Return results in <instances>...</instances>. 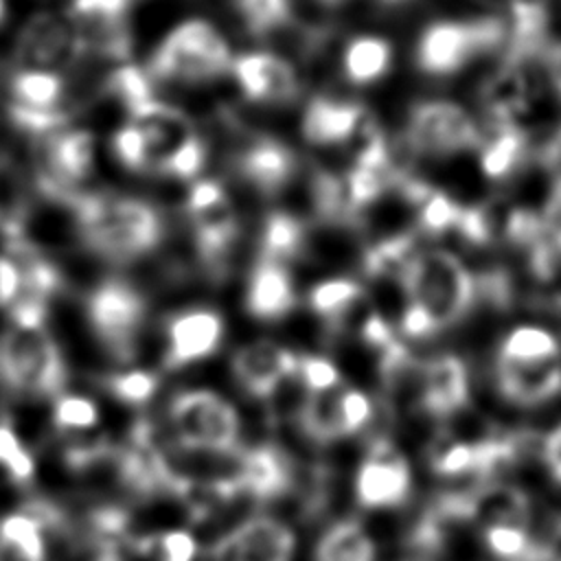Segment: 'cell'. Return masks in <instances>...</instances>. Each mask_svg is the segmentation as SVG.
<instances>
[{"mask_svg":"<svg viewBox=\"0 0 561 561\" xmlns=\"http://www.w3.org/2000/svg\"><path fill=\"white\" fill-rule=\"evenodd\" d=\"M399 285L405 296L401 333L414 340L458 324L478 296V283L467 263L445 248L416 250Z\"/></svg>","mask_w":561,"mask_h":561,"instance_id":"cell-1","label":"cell"},{"mask_svg":"<svg viewBox=\"0 0 561 561\" xmlns=\"http://www.w3.org/2000/svg\"><path fill=\"white\" fill-rule=\"evenodd\" d=\"M66 208L72 213L81 241L114 263L136 261L164 239L162 213L147 199L110 193H75Z\"/></svg>","mask_w":561,"mask_h":561,"instance_id":"cell-2","label":"cell"},{"mask_svg":"<svg viewBox=\"0 0 561 561\" xmlns=\"http://www.w3.org/2000/svg\"><path fill=\"white\" fill-rule=\"evenodd\" d=\"M68 379L64 355L46 327L11 324L0 333V388L20 399L57 397Z\"/></svg>","mask_w":561,"mask_h":561,"instance_id":"cell-3","label":"cell"},{"mask_svg":"<svg viewBox=\"0 0 561 561\" xmlns=\"http://www.w3.org/2000/svg\"><path fill=\"white\" fill-rule=\"evenodd\" d=\"M230 44L208 20L193 18L173 26L147 61V72L158 81L206 83L228 72Z\"/></svg>","mask_w":561,"mask_h":561,"instance_id":"cell-4","label":"cell"},{"mask_svg":"<svg viewBox=\"0 0 561 561\" xmlns=\"http://www.w3.org/2000/svg\"><path fill=\"white\" fill-rule=\"evenodd\" d=\"M504 20L486 15L476 20H438L423 28L414 46V64L430 77H447L473 57L504 46Z\"/></svg>","mask_w":561,"mask_h":561,"instance_id":"cell-5","label":"cell"},{"mask_svg":"<svg viewBox=\"0 0 561 561\" xmlns=\"http://www.w3.org/2000/svg\"><path fill=\"white\" fill-rule=\"evenodd\" d=\"M184 213L202 265L213 278H221L239 241V213L226 186L213 178L193 182L184 199Z\"/></svg>","mask_w":561,"mask_h":561,"instance_id":"cell-6","label":"cell"},{"mask_svg":"<svg viewBox=\"0 0 561 561\" xmlns=\"http://www.w3.org/2000/svg\"><path fill=\"white\" fill-rule=\"evenodd\" d=\"M88 322L107 351L121 364L138 353V337L147 320V300L123 278H105L85 296Z\"/></svg>","mask_w":561,"mask_h":561,"instance_id":"cell-7","label":"cell"},{"mask_svg":"<svg viewBox=\"0 0 561 561\" xmlns=\"http://www.w3.org/2000/svg\"><path fill=\"white\" fill-rule=\"evenodd\" d=\"M169 423L178 447L202 454H230L239 438V414L219 394L188 390L173 397Z\"/></svg>","mask_w":561,"mask_h":561,"instance_id":"cell-8","label":"cell"},{"mask_svg":"<svg viewBox=\"0 0 561 561\" xmlns=\"http://www.w3.org/2000/svg\"><path fill=\"white\" fill-rule=\"evenodd\" d=\"M480 127L471 114L454 101H421L405 123V142L414 153L443 158L467 149H478Z\"/></svg>","mask_w":561,"mask_h":561,"instance_id":"cell-9","label":"cell"},{"mask_svg":"<svg viewBox=\"0 0 561 561\" xmlns=\"http://www.w3.org/2000/svg\"><path fill=\"white\" fill-rule=\"evenodd\" d=\"M83 44L68 15L37 13L20 31L15 42V68L61 70L83 57Z\"/></svg>","mask_w":561,"mask_h":561,"instance_id":"cell-10","label":"cell"},{"mask_svg":"<svg viewBox=\"0 0 561 561\" xmlns=\"http://www.w3.org/2000/svg\"><path fill=\"white\" fill-rule=\"evenodd\" d=\"M412 473L408 460L386 438L370 443L355 478V497L366 508L401 506L410 497Z\"/></svg>","mask_w":561,"mask_h":561,"instance_id":"cell-11","label":"cell"},{"mask_svg":"<svg viewBox=\"0 0 561 561\" xmlns=\"http://www.w3.org/2000/svg\"><path fill=\"white\" fill-rule=\"evenodd\" d=\"M241 94L254 103H291L300 94V77L289 59L270 50L232 57L230 70Z\"/></svg>","mask_w":561,"mask_h":561,"instance_id":"cell-12","label":"cell"},{"mask_svg":"<svg viewBox=\"0 0 561 561\" xmlns=\"http://www.w3.org/2000/svg\"><path fill=\"white\" fill-rule=\"evenodd\" d=\"M294 533L278 519L250 517L208 548L210 561H291Z\"/></svg>","mask_w":561,"mask_h":561,"instance_id":"cell-13","label":"cell"},{"mask_svg":"<svg viewBox=\"0 0 561 561\" xmlns=\"http://www.w3.org/2000/svg\"><path fill=\"white\" fill-rule=\"evenodd\" d=\"M167 353L169 370L184 368L197 359L213 355L224 340V318L215 309L193 307L173 313L167 320Z\"/></svg>","mask_w":561,"mask_h":561,"instance_id":"cell-14","label":"cell"},{"mask_svg":"<svg viewBox=\"0 0 561 561\" xmlns=\"http://www.w3.org/2000/svg\"><path fill=\"white\" fill-rule=\"evenodd\" d=\"M232 375L245 394L252 399H270L278 386L296 375L298 357L270 340H259L241 346L230 362Z\"/></svg>","mask_w":561,"mask_h":561,"instance_id":"cell-15","label":"cell"},{"mask_svg":"<svg viewBox=\"0 0 561 561\" xmlns=\"http://www.w3.org/2000/svg\"><path fill=\"white\" fill-rule=\"evenodd\" d=\"M416 403L434 419H449L469 403V373L458 355L443 353L419 368Z\"/></svg>","mask_w":561,"mask_h":561,"instance_id":"cell-16","label":"cell"},{"mask_svg":"<svg viewBox=\"0 0 561 561\" xmlns=\"http://www.w3.org/2000/svg\"><path fill=\"white\" fill-rule=\"evenodd\" d=\"M232 167L243 182H248L261 195L280 193L296 173L294 151L272 136H252L248 142L234 151Z\"/></svg>","mask_w":561,"mask_h":561,"instance_id":"cell-17","label":"cell"},{"mask_svg":"<svg viewBox=\"0 0 561 561\" xmlns=\"http://www.w3.org/2000/svg\"><path fill=\"white\" fill-rule=\"evenodd\" d=\"M368 118L370 112L362 103L320 94L307 103L300 131L316 147H340L348 145Z\"/></svg>","mask_w":561,"mask_h":561,"instance_id":"cell-18","label":"cell"},{"mask_svg":"<svg viewBox=\"0 0 561 561\" xmlns=\"http://www.w3.org/2000/svg\"><path fill=\"white\" fill-rule=\"evenodd\" d=\"M294 484L289 456L274 445H259L237 454V486L259 502L285 495Z\"/></svg>","mask_w":561,"mask_h":561,"instance_id":"cell-19","label":"cell"},{"mask_svg":"<svg viewBox=\"0 0 561 561\" xmlns=\"http://www.w3.org/2000/svg\"><path fill=\"white\" fill-rule=\"evenodd\" d=\"M245 309L259 320H280L296 305L294 278L287 263L256 256L245 283Z\"/></svg>","mask_w":561,"mask_h":561,"instance_id":"cell-20","label":"cell"},{"mask_svg":"<svg viewBox=\"0 0 561 561\" xmlns=\"http://www.w3.org/2000/svg\"><path fill=\"white\" fill-rule=\"evenodd\" d=\"M478 96L489 123L515 121L522 116L533 101L526 61L504 57L502 64L482 81Z\"/></svg>","mask_w":561,"mask_h":561,"instance_id":"cell-21","label":"cell"},{"mask_svg":"<svg viewBox=\"0 0 561 561\" xmlns=\"http://www.w3.org/2000/svg\"><path fill=\"white\" fill-rule=\"evenodd\" d=\"M495 386L515 405H539L561 392V357L522 366L495 364Z\"/></svg>","mask_w":561,"mask_h":561,"instance_id":"cell-22","label":"cell"},{"mask_svg":"<svg viewBox=\"0 0 561 561\" xmlns=\"http://www.w3.org/2000/svg\"><path fill=\"white\" fill-rule=\"evenodd\" d=\"M469 524H526L530 513L528 495L504 482L484 480V484L465 491Z\"/></svg>","mask_w":561,"mask_h":561,"instance_id":"cell-23","label":"cell"},{"mask_svg":"<svg viewBox=\"0 0 561 561\" xmlns=\"http://www.w3.org/2000/svg\"><path fill=\"white\" fill-rule=\"evenodd\" d=\"M526 151L528 138L515 121L491 123L478 145L480 169L491 180H504L522 167Z\"/></svg>","mask_w":561,"mask_h":561,"instance_id":"cell-24","label":"cell"},{"mask_svg":"<svg viewBox=\"0 0 561 561\" xmlns=\"http://www.w3.org/2000/svg\"><path fill=\"white\" fill-rule=\"evenodd\" d=\"M66 77L50 68H15L9 79V103L37 110H66Z\"/></svg>","mask_w":561,"mask_h":561,"instance_id":"cell-25","label":"cell"},{"mask_svg":"<svg viewBox=\"0 0 561 561\" xmlns=\"http://www.w3.org/2000/svg\"><path fill=\"white\" fill-rule=\"evenodd\" d=\"M364 302V287L348 276H333L316 283L307 291L309 309L331 329L340 331L344 322Z\"/></svg>","mask_w":561,"mask_h":561,"instance_id":"cell-26","label":"cell"},{"mask_svg":"<svg viewBox=\"0 0 561 561\" xmlns=\"http://www.w3.org/2000/svg\"><path fill=\"white\" fill-rule=\"evenodd\" d=\"M392 64V46L379 35H357L346 42L340 68L348 83L368 85L379 81Z\"/></svg>","mask_w":561,"mask_h":561,"instance_id":"cell-27","label":"cell"},{"mask_svg":"<svg viewBox=\"0 0 561 561\" xmlns=\"http://www.w3.org/2000/svg\"><path fill=\"white\" fill-rule=\"evenodd\" d=\"M561 357V344L552 331L537 327V324H519L511 329L495 355V364L519 366V364H535Z\"/></svg>","mask_w":561,"mask_h":561,"instance_id":"cell-28","label":"cell"},{"mask_svg":"<svg viewBox=\"0 0 561 561\" xmlns=\"http://www.w3.org/2000/svg\"><path fill=\"white\" fill-rule=\"evenodd\" d=\"M305 245L307 226L298 217L285 210H274L265 217L259 234V256L289 263L302 254Z\"/></svg>","mask_w":561,"mask_h":561,"instance_id":"cell-29","label":"cell"},{"mask_svg":"<svg viewBox=\"0 0 561 561\" xmlns=\"http://www.w3.org/2000/svg\"><path fill=\"white\" fill-rule=\"evenodd\" d=\"M296 421L305 436L311 440L327 445L337 438H344V421H342V408H340V392L327 390V392H311L298 414Z\"/></svg>","mask_w":561,"mask_h":561,"instance_id":"cell-30","label":"cell"},{"mask_svg":"<svg viewBox=\"0 0 561 561\" xmlns=\"http://www.w3.org/2000/svg\"><path fill=\"white\" fill-rule=\"evenodd\" d=\"M46 543L42 524L24 513L0 519V561H44Z\"/></svg>","mask_w":561,"mask_h":561,"instance_id":"cell-31","label":"cell"},{"mask_svg":"<svg viewBox=\"0 0 561 561\" xmlns=\"http://www.w3.org/2000/svg\"><path fill=\"white\" fill-rule=\"evenodd\" d=\"M313 561H375V543L359 522L344 519L322 535Z\"/></svg>","mask_w":561,"mask_h":561,"instance_id":"cell-32","label":"cell"},{"mask_svg":"<svg viewBox=\"0 0 561 561\" xmlns=\"http://www.w3.org/2000/svg\"><path fill=\"white\" fill-rule=\"evenodd\" d=\"M419 245L412 232H397L370 243L362 254V272L370 278H401Z\"/></svg>","mask_w":561,"mask_h":561,"instance_id":"cell-33","label":"cell"},{"mask_svg":"<svg viewBox=\"0 0 561 561\" xmlns=\"http://www.w3.org/2000/svg\"><path fill=\"white\" fill-rule=\"evenodd\" d=\"M482 543L493 561H543V543L533 539L526 524H486Z\"/></svg>","mask_w":561,"mask_h":561,"instance_id":"cell-34","label":"cell"},{"mask_svg":"<svg viewBox=\"0 0 561 561\" xmlns=\"http://www.w3.org/2000/svg\"><path fill=\"white\" fill-rule=\"evenodd\" d=\"M114 158L134 173H156L158 153L147 129L136 121H125L112 136Z\"/></svg>","mask_w":561,"mask_h":561,"instance_id":"cell-35","label":"cell"},{"mask_svg":"<svg viewBox=\"0 0 561 561\" xmlns=\"http://www.w3.org/2000/svg\"><path fill=\"white\" fill-rule=\"evenodd\" d=\"M480 451H482V436L471 440L443 436L430 449V467L440 476H465V473L478 476Z\"/></svg>","mask_w":561,"mask_h":561,"instance_id":"cell-36","label":"cell"},{"mask_svg":"<svg viewBox=\"0 0 561 561\" xmlns=\"http://www.w3.org/2000/svg\"><path fill=\"white\" fill-rule=\"evenodd\" d=\"M416 208V224L430 237H443L447 232H456L465 206L449 197L438 188H430L425 197L414 206Z\"/></svg>","mask_w":561,"mask_h":561,"instance_id":"cell-37","label":"cell"},{"mask_svg":"<svg viewBox=\"0 0 561 561\" xmlns=\"http://www.w3.org/2000/svg\"><path fill=\"white\" fill-rule=\"evenodd\" d=\"M234 11L250 35L263 37L289 24L291 0H234Z\"/></svg>","mask_w":561,"mask_h":561,"instance_id":"cell-38","label":"cell"},{"mask_svg":"<svg viewBox=\"0 0 561 561\" xmlns=\"http://www.w3.org/2000/svg\"><path fill=\"white\" fill-rule=\"evenodd\" d=\"M136 550L158 561H193L197 546L186 530H169L158 537H145L136 541Z\"/></svg>","mask_w":561,"mask_h":561,"instance_id":"cell-39","label":"cell"},{"mask_svg":"<svg viewBox=\"0 0 561 561\" xmlns=\"http://www.w3.org/2000/svg\"><path fill=\"white\" fill-rule=\"evenodd\" d=\"M158 377L147 370H127L116 373L103 379V386L112 397H116L123 403H145L149 401L158 390Z\"/></svg>","mask_w":561,"mask_h":561,"instance_id":"cell-40","label":"cell"},{"mask_svg":"<svg viewBox=\"0 0 561 561\" xmlns=\"http://www.w3.org/2000/svg\"><path fill=\"white\" fill-rule=\"evenodd\" d=\"M53 423L61 432H79L99 423V408L85 397H57L53 408Z\"/></svg>","mask_w":561,"mask_h":561,"instance_id":"cell-41","label":"cell"},{"mask_svg":"<svg viewBox=\"0 0 561 561\" xmlns=\"http://www.w3.org/2000/svg\"><path fill=\"white\" fill-rule=\"evenodd\" d=\"M0 465L11 476V480L18 484L31 482V478L35 473L31 454L22 447L18 434L7 423H0Z\"/></svg>","mask_w":561,"mask_h":561,"instance_id":"cell-42","label":"cell"},{"mask_svg":"<svg viewBox=\"0 0 561 561\" xmlns=\"http://www.w3.org/2000/svg\"><path fill=\"white\" fill-rule=\"evenodd\" d=\"M296 375H300L309 392H327L340 386V370L333 366V362L320 355L298 357Z\"/></svg>","mask_w":561,"mask_h":561,"instance_id":"cell-43","label":"cell"},{"mask_svg":"<svg viewBox=\"0 0 561 561\" xmlns=\"http://www.w3.org/2000/svg\"><path fill=\"white\" fill-rule=\"evenodd\" d=\"M340 408H342V421L346 436L359 432L370 419H373V403L370 399L353 388H346L340 392Z\"/></svg>","mask_w":561,"mask_h":561,"instance_id":"cell-44","label":"cell"},{"mask_svg":"<svg viewBox=\"0 0 561 561\" xmlns=\"http://www.w3.org/2000/svg\"><path fill=\"white\" fill-rule=\"evenodd\" d=\"M22 289V272L9 252L0 254V307L9 309V305L18 298Z\"/></svg>","mask_w":561,"mask_h":561,"instance_id":"cell-45","label":"cell"},{"mask_svg":"<svg viewBox=\"0 0 561 561\" xmlns=\"http://www.w3.org/2000/svg\"><path fill=\"white\" fill-rule=\"evenodd\" d=\"M541 458L554 482L561 484V425L548 432L541 443Z\"/></svg>","mask_w":561,"mask_h":561,"instance_id":"cell-46","label":"cell"},{"mask_svg":"<svg viewBox=\"0 0 561 561\" xmlns=\"http://www.w3.org/2000/svg\"><path fill=\"white\" fill-rule=\"evenodd\" d=\"M539 162L561 188V127L546 140L539 153Z\"/></svg>","mask_w":561,"mask_h":561,"instance_id":"cell-47","label":"cell"},{"mask_svg":"<svg viewBox=\"0 0 561 561\" xmlns=\"http://www.w3.org/2000/svg\"><path fill=\"white\" fill-rule=\"evenodd\" d=\"M543 66H546V75H548L550 85L561 96V42L546 48Z\"/></svg>","mask_w":561,"mask_h":561,"instance_id":"cell-48","label":"cell"},{"mask_svg":"<svg viewBox=\"0 0 561 561\" xmlns=\"http://www.w3.org/2000/svg\"><path fill=\"white\" fill-rule=\"evenodd\" d=\"M543 543V561H561V519L552 526Z\"/></svg>","mask_w":561,"mask_h":561,"instance_id":"cell-49","label":"cell"},{"mask_svg":"<svg viewBox=\"0 0 561 561\" xmlns=\"http://www.w3.org/2000/svg\"><path fill=\"white\" fill-rule=\"evenodd\" d=\"M322 4H327V7H337V4H342V2H346V0H320Z\"/></svg>","mask_w":561,"mask_h":561,"instance_id":"cell-50","label":"cell"},{"mask_svg":"<svg viewBox=\"0 0 561 561\" xmlns=\"http://www.w3.org/2000/svg\"><path fill=\"white\" fill-rule=\"evenodd\" d=\"M4 15H7V0H0V22L4 20Z\"/></svg>","mask_w":561,"mask_h":561,"instance_id":"cell-51","label":"cell"},{"mask_svg":"<svg viewBox=\"0 0 561 561\" xmlns=\"http://www.w3.org/2000/svg\"><path fill=\"white\" fill-rule=\"evenodd\" d=\"M381 4H399V2H405V0H379Z\"/></svg>","mask_w":561,"mask_h":561,"instance_id":"cell-52","label":"cell"},{"mask_svg":"<svg viewBox=\"0 0 561 561\" xmlns=\"http://www.w3.org/2000/svg\"><path fill=\"white\" fill-rule=\"evenodd\" d=\"M559 307H561V305H559Z\"/></svg>","mask_w":561,"mask_h":561,"instance_id":"cell-53","label":"cell"}]
</instances>
